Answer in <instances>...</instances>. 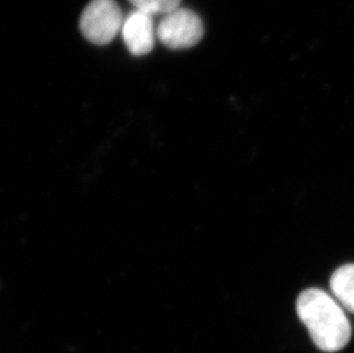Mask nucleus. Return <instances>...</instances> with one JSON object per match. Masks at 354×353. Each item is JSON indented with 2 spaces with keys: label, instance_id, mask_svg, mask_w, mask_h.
<instances>
[{
  "label": "nucleus",
  "instance_id": "nucleus-1",
  "mask_svg": "<svg viewBox=\"0 0 354 353\" xmlns=\"http://www.w3.org/2000/svg\"><path fill=\"white\" fill-rule=\"evenodd\" d=\"M296 310L320 350L336 352L351 340V325L344 311L324 290L310 288L303 291L298 297Z\"/></svg>",
  "mask_w": 354,
  "mask_h": 353
},
{
  "label": "nucleus",
  "instance_id": "nucleus-2",
  "mask_svg": "<svg viewBox=\"0 0 354 353\" xmlns=\"http://www.w3.org/2000/svg\"><path fill=\"white\" fill-rule=\"evenodd\" d=\"M123 13L115 0H92L80 17L82 34L91 43H111L122 29Z\"/></svg>",
  "mask_w": 354,
  "mask_h": 353
},
{
  "label": "nucleus",
  "instance_id": "nucleus-3",
  "mask_svg": "<svg viewBox=\"0 0 354 353\" xmlns=\"http://www.w3.org/2000/svg\"><path fill=\"white\" fill-rule=\"evenodd\" d=\"M200 17L188 8H177L163 15L156 28L160 43L172 50H184L196 45L203 37Z\"/></svg>",
  "mask_w": 354,
  "mask_h": 353
},
{
  "label": "nucleus",
  "instance_id": "nucleus-4",
  "mask_svg": "<svg viewBox=\"0 0 354 353\" xmlns=\"http://www.w3.org/2000/svg\"><path fill=\"white\" fill-rule=\"evenodd\" d=\"M120 31L127 50L134 57L146 55L154 48L158 36L154 20L149 14L134 10L124 20Z\"/></svg>",
  "mask_w": 354,
  "mask_h": 353
},
{
  "label": "nucleus",
  "instance_id": "nucleus-5",
  "mask_svg": "<svg viewBox=\"0 0 354 353\" xmlns=\"http://www.w3.org/2000/svg\"><path fill=\"white\" fill-rule=\"evenodd\" d=\"M330 289L336 300L354 314V264L339 267L331 275Z\"/></svg>",
  "mask_w": 354,
  "mask_h": 353
},
{
  "label": "nucleus",
  "instance_id": "nucleus-6",
  "mask_svg": "<svg viewBox=\"0 0 354 353\" xmlns=\"http://www.w3.org/2000/svg\"><path fill=\"white\" fill-rule=\"evenodd\" d=\"M134 8L144 13L155 15H165L180 7L181 0H129Z\"/></svg>",
  "mask_w": 354,
  "mask_h": 353
}]
</instances>
